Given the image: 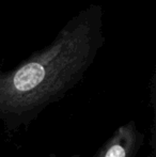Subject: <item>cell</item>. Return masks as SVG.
<instances>
[{"instance_id":"1","label":"cell","mask_w":156,"mask_h":157,"mask_svg":"<svg viewBox=\"0 0 156 157\" xmlns=\"http://www.w3.org/2000/svg\"><path fill=\"white\" fill-rule=\"evenodd\" d=\"M103 9L74 16L56 39L16 67L0 71V122L8 132L30 125L83 78L105 43Z\"/></svg>"},{"instance_id":"2","label":"cell","mask_w":156,"mask_h":157,"mask_svg":"<svg viewBox=\"0 0 156 157\" xmlns=\"http://www.w3.org/2000/svg\"><path fill=\"white\" fill-rule=\"evenodd\" d=\"M144 142V134L135 121L121 125L93 157H136Z\"/></svg>"},{"instance_id":"3","label":"cell","mask_w":156,"mask_h":157,"mask_svg":"<svg viewBox=\"0 0 156 157\" xmlns=\"http://www.w3.org/2000/svg\"><path fill=\"white\" fill-rule=\"evenodd\" d=\"M69 157H81L79 154H74V155H71V156H69Z\"/></svg>"}]
</instances>
